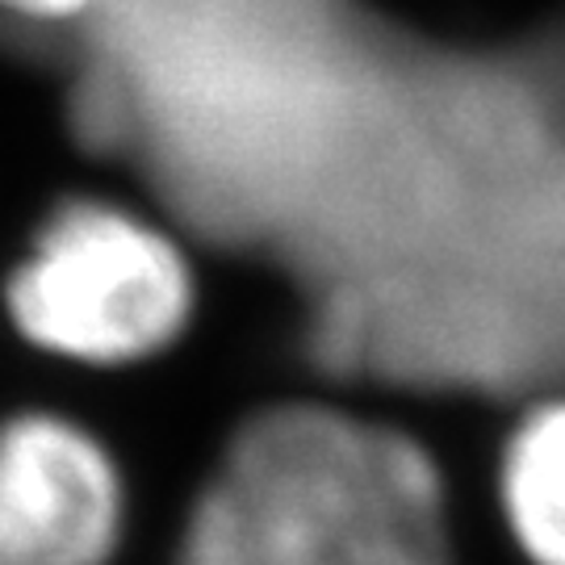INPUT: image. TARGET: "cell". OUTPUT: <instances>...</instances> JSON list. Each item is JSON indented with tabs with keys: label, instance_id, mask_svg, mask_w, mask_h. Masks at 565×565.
<instances>
[{
	"label": "cell",
	"instance_id": "cell-1",
	"mask_svg": "<svg viewBox=\"0 0 565 565\" xmlns=\"http://www.w3.org/2000/svg\"><path fill=\"white\" fill-rule=\"evenodd\" d=\"M223 482L260 565H452L440 469L394 427L277 406L235 436Z\"/></svg>",
	"mask_w": 565,
	"mask_h": 565
},
{
	"label": "cell",
	"instance_id": "cell-2",
	"mask_svg": "<svg viewBox=\"0 0 565 565\" xmlns=\"http://www.w3.org/2000/svg\"><path fill=\"white\" fill-rule=\"evenodd\" d=\"M193 285L177 243L147 223L81 202L46 226L9 289L34 343L76 361H139L189 319Z\"/></svg>",
	"mask_w": 565,
	"mask_h": 565
},
{
	"label": "cell",
	"instance_id": "cell-3",
	"mask_svg": "<svg viewBox=\"0 0 565 565\" xmlns=\"http://www.w3.org/2000/svg\"><path fill=\"white\" fill-rule=\"evenodd\" d=\"M118 473L81 427L25 415L0 431V565H105Z\"/></svg>",
	"mask_w": 565,
	"mask_h": 565
},
{
	"label": "cell",
	"instance_id": "cell-4",
	"mask_svg": "<svg viewBox=\"0 0 565 565\" xmlns=\"http://www.w3.org/2000/svg\"><path fill=\"white\" fill-rule=\"evenodd\" d=\"M503 515L536 565H565V403L532 411L507 440Z\"/></svg>",
	"mask_w": 565,
	"mask_h": 565
},
{
	"label": "cell",
	"instance_id": "cell-5",
	"mask_svg": "<svg viewBox=\"0 0 565 565\" xmlns=\"http://www.w3.org/2000/svg\"><path fill=\"white\" fill-rule=\"evenodd\" d=\"M177 565H260L239 499L231 494V486L223 478L210 486L193 507V520L184 527Z\"/></svg>",
	"mask_w": 565,
	"mask_h": 565
},
{
	"label": "cell",
	"instance_id": "cell-6",
	"mask_svg": "<svg viewBox=\"0 0 565 565\" xmlns=\"http://www.w3.org/2000/svg\"><path fill=\"white\" fill-rule=\"evenodd\" d=\"M102 0H0V9H13L21 18H34V21H67V18H81L88 9H97Z\"/></svg>",
	"mask_w": 565,
	"mask_h": 565
}]
</instances>
